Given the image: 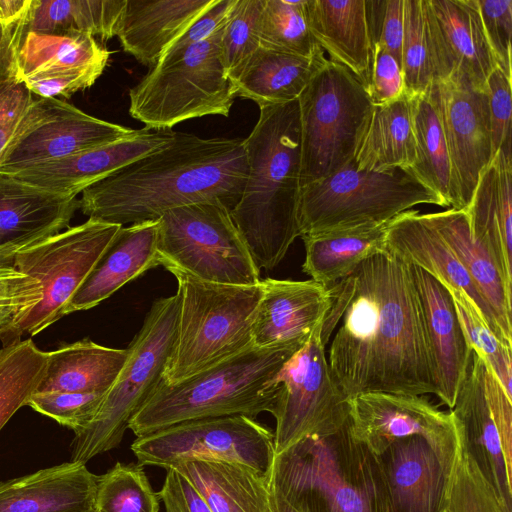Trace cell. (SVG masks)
<instances>
[{
    "mask_svg": "<svg viewBox=\"0 0 512 512\" xmlns=\"http://www.w3.org/2000/svg\"><path fill=\"white\" fill-rule=\"evenodd\" d=\"M89 512H96V511L93 509V510H91V511H89Z\"/></svg>",
    "mask_w": 512,
    "mask_h": 512,
    "instance_id": "cell-61",
    "label": "cell"
},
{
    "mask_svg": "<svg viewBox=\"0 0 512 512\" xmlns=\"http://www.w3.org/2000/svg\"><path fill=\"white\" fill-rule=\"evenodd\" d=\"M161 266L219 284L255 285V265L231 216L220 202H199L165 212L159 219Z\"/></svg>",
    "mask_w": 512,
    "mask_h": 512,
    "instance_id": "cell-11",
    "label": "cell"
},
{
    "mask_svg": "<svg viewBox=\"0 0 512 512\" xmlns=\"http://www.w3.org/2000/svg\"><path fill=\"white\" fill-rule=\"evenodd\" d=\"M159 220L122 226L63 310V316L91 309L129 281L161 265Z\"/></svg>",
    "mask_w": 512,
    "mask_h": 512,
    "instance_id": "cell-24",
    "label": "cell"
},
{
    "mask_svg": "<svg viewBox=\"0 0 512 512\" xmlns=\"http://www.w3.org/2000/svg\"><path fill=\"white\" fill-rule=\"evenodd\" d=\"M31 0H0V23L14 27L25 21Z\"/></svg>",
    "mask_w": 512,
    "mask_h": 512,
    "instance_id": "cell-58",
    "label": "cell"
},
{
    "mask_svg": "<svg viewBox=\"0 0 512 512\" xmlns=\"http://www.w3.org/2000/svg\"><path fill=\"white\" fill-rule=\"evenodd\" d=\"M463 443L506 512H512V398L474 351L453 407Z\"/></svg>",
    "mask_w": 512,
    "mask_h": 512,
    "instance_id": "cell-14",
    "label": "cell"
},
{
    "mask_svg": "<svg viewBox=\"0 0 512 512\" xmlns=\"http://www.w3.org/2000/svg\"><path fill=\"white\" fill-rule=\"evenodd\" d=\"M367 15L373 45H382L401 67L404 0L367 1Z\"/></svg>",
    "mask_w": 512,
    "mask_h": 512,
    "instance_id": "cell-51",
    "label": "cell"
},
{
    "mask_svg": "<svg viewBox=\"0 0 512 512\" xmlns=\"http://www.w3.org/2000/svg\"><path fill=\"white\" fill-rule=\"evenodd\" d=\"M385 249L406 264L421 268L445 286L464 292L500 338L489 307L426 214L410 209L393 218L387 227Z\"/></svg>",
    "mask_w": 512,
    "mask_h": 512,
    "instance_id": "cell-25",
    "label": "cell"
},
{
    "mask_svg": "<svg viewBox=\"0 0 512 512\" xmlns=\"http://www.w3.org/2000/svg\"><path fill=\"white\" fill-rule=\"evenodd\" d=\"M251 326L254 347L305 343L324 321L332 302L329 288L305 281L266 278Z\"/></svg>",
    "mask_w": 512,
    "mask_h": 512,
    "instance_id": "cell-21",
    "label": "cell"
},
{
    "mask_svg": "<svg viewBox=\"0 0 512 512\" xmlns=\"http://www.w3.org/2000/svg\"><path fill=\"white\" fill-rule=\"evenodd\" d=\"M101 75L85 70L52 71L28 76L22 82L39 98H70L74 93L91 87Z\"/></svg>",
    "mask_w": 512,
    "mask_h": 512,
    "instance_id": "cell-53",
    "label": "cell"
},
{
    "mask_svg": "<svg viewBox=\"0 0 512 512\" xmlns=\"http://www.w3.org/2000/svg\"><path fill=\"white\" fill-rule=\"evenodd\" d=\"M441 512H445V510L443 509Z\"/></svg>",
    "mask_w": 512,
    "mask_h": 512,
    "instance_id": "cell-62",
    "label": "cell"
},
{
    "mask_svg": "<svg viewBox=\"0 0 512 512\" xmlns=\"http://www.w3.org/2000/svg\"><path fill=\"white\" fill-rule=\"evenodd\" d=\"M129 349L110 348L90 340L48 352L45 374L36 392L106 393L123 368Z\"/></svg>",
    "mask_w": 512,
    "mask_h": 512,
    "instance_id": "cell-34",
    "label": "cell"
},
{
    "mask_svg": "<svg viewBox=\"0 0 512 512\" xmlns=\"http://www.w3.org/2000/svg\"><path fill=\"white\" fill-rule=\"evenodd\" d=\"M96 512H159V497L152 489L143 466L117 462L97 476Z\"/></svg>",
    "mask_w": 512,
    "mask_h": 512,
    "instance_id": "cell-42",
    "label": "cell"
},
{
    "mask_svg": "<svg viewBox=\"0 0 512 512\" xmlns=\"http://www.w3.org/2000/svg\"><path fill=\"white\" fill-rule=\"evenodd\" d=\"M411 113L416 144V157L411 170L442 199L445 208L457 210L449 153L429 87L425 92L411 97Z\"/></svg>",
    "mask_w": 512,
    "mask_h": 512,
    "instance_id": "cell-39",
    "label": "cell"
},
{
    "mask_svg": "<svg viewBox=\"0 0 512 512\" xmlns=\"http://www.w3.org/2000/svg\"><path fill=\"white\" fill-rule=\"evenodd\" d=\"M110 52L86 34L24 33L17 52V79L52 71L85 70L100 74Z\"/></svg>",
    "mask_w": 512,
    "mask_h": 512,
    "instance_id": "cell-37",
    "label": "cell"
},
{
    "mask_svg": "<svg viewBox=\"0 0 512 512\" xmlns=\"http://www.w3.org/2000/svg\"><path fill=\"white\" fill-rule=\"evenodd\" d=\"M311 33L329 59L366 85L373 54L366 0H307Z\"/></svg>",
    "mask_w": 512,
    "mask_h": 512,
    "instance_id": "cell-31",
    "label": "cell"
},
{
    "mask_svg": "<svg viewBox=\"0 0 512 512\" xmlns=\"http://www.w3.org/2000/svg\"><path fill=\"white\" fill-rule=\"evenodd\" d=\"M121 227L88 218L16 254L13 266L39 282L42 297L0 335L3 346L34 336L63 317L65 306Z\"/></svg>",
    "mask_w": 512,
    "mask_h": 512,
    "instance_id": "cell-12",
    "label": "cell"
},
{
    "mask_svg": "<svg viewBox=\"0 0 512 512\" xmlns=\"http://www.w3.org/2000/svg\"><path fill=\"white\" fill-rule=\"evenodd\" d=\"M105 394L102 392H35L26 405L72 429L76 434L85 429L95 418Z\"/></svg>",
    "mask_w": 512,
    "mask_h": 512,
    "instance_id": "cell-48",
    "label": "cell"
},
{
    "mask_svg": "<svg viewBox=\"0 0 512 512\" xmlns=\"http://www.w3.org/2000/svg\"><path fill=\"white\" fill-rule=\"evenodd\" d=\"M48 352L32 340H20L0 350V430L36 392L47 366Z\"/></svg>",
    "mask_w": 512,
    "mask_h": 512,
    "instance_id": "cell-40",
    "label": "cell"
},
{
    "mask_svg": "<svg viewBox=\"0 0 512 512\" xmlns=\"http://www.w3.org/2000/svg\"><path fill=\"white\" fill-rule=\"evenodd\" d=\"M25 21L8 27L0 23V86L17 79V52L25 33Z\"/></svg>",
    "mask_w": 512,
    "mask_h": 512,
    "instance_id": "cell-57",
    "label": "cell"
},
{
    "mask_svg": "<svg viewBox=\"0 0 512 512\" xmlns=\"http://www.w3.org/2000/svg\"><path fill=\"white\" fill-rule=\"evenodd\" d=\"M226 22L205 41L150 68L129 90L130 116L149 130H171L210 115L228 117L237 95L221 58Z\"/></svg>",
    "mask_w": 512,
    "mask_h": 512,
    "instance_id": "cell-7",
    "label": "cell"
},
{
    "mask_svg": "<svg viewBox=\"0 0 512 512\" xmlns=\"http://www.w3.org/2000/svg\"><path fill=\"white\" fill-rule=\"evenodd\" d=\"M464 267L479 294L489 307L500 338L512 347V285L507 282L492 254L471 234L464 209L426 213Z\"/></svg>",
    "mask_w": 512,
    "mask_h": 512,
    "instance_id": "cell-29",
    "label": "cell"
},
{
    "mask_svg": "<svg viewBox=\"0 0 512 512\" xmlns=\"http://www.w3.org/2000/svg\"><path fill=\"white\" fill-rule=\"evenodd\" d=\"M125 0H31L25 32L86 34L103 41L117 35Z\"/></svg>",
    "mask_w": 512,
    "mask_h": 512,
    "instance_id": "cell-38",
    "label": "cell"
},
{
    "mask_svg": "<svg viewBox=\"0 0 512 512\" xmlns=\"http://www.w3.org/2000/svg\"><path fill=\"white\" fill-rule=\"evenodd\" d=\"M42 297L39 282L14 266H0V305L35 306Z\"/></svg>",
    "mask_w": 512,
    "mask_h": 512,
    "instance_id": "cell-56",
    "label": "cell"
},
{
    "mask_svg": "<svg viewBox=\"0 0 512 512\" xmlns=\"http://www.w3.org/2000/svg\"><path fill=\"white\" fill-rule=\"evenodd\" d=\"M473 238L494 257L512 285V156L499 151L480 174L464 209Z\"/></svg>",
    "mask_w": 512,
    "mask_h": 512,
    "instance_id": "cell-30",
    "label": "cell"
},
{
    "mask_svg": "<svg viewBox=\"0 0 512 512\" xmlns=\"http://www.w3.org/2000/svg\"><path fill=\"white\" fill-rule=\"evenodd\" d=\"M322 327L323 322L273 379L280 385L273 413L275 454L307 436L332 433L349 418V402L330 373Z\"/></svg>",
    "mask_w": 512,
    "mask_h": 512,
    "instance_id": "cell-15",
    "label": "cell"
},
{
    "mask_svg": "<svg viewBox=\"0 0 512 512\" xmlns=\"http://www.w3.org/2000/svg\"><path fill=\"white\" fill-rule=\"evenodd\" d=\"M76 197L47 191L0 173V245L30 246L69 228Z\"/></svg>",
    "mask_w": 512,
    "mask_h": 512,
    "instance_id": "cell-27",
    "label": "cell"
},
{
    "mask_svg": "<svg viewBox=\"0 0 512 512\" xmlns=\"http://www.w3.org/2000/svg\"><path fill=\"white\" fill-rule=\"evenodd\" d=\"M305 343L251 346L179 383L166 384L161 378L128 429L140 437L188 420L273 415L280 393L273 379Z\"/></svg>",
    "mask_w": 512,
    "mask_h": 512,
    "instance_id": "cell-4",
    "label": "cell"
},
{
    "mask_svg": "<svg viewBox=\"0 0 512 512\" xmlns=\"http://www.w3.org/2000/svg\"><path fill=\"white\" fill-rule=\"evenodd\" d=\"M217 0H125L117 37L123 51L152 68Z\"/></svg>",
    "mask_w": 512,
    "mask_h": 512,
    "instance_id": "cell-26",
    "label": "cell"
},
{
    "mask_svg": "<svg viewBox=\"0 0 512 512\" xmlns=\"http://www.w3.org/2000/svg\"><path fill=\"white\" fill-rule=\"evenodd\" d=\"M420 204L445 208L442 199L411 169L363 170L353 160L339 171L301 188L300 237L386 223Z\"/></svg>",
    "mask_w": 512,
    "mask_h": 512,
    "instance_id": "cell-9",
    "label": "cell"
},
{
    "mask_svg": "<svg viewBox=\"0 0 512 512\" xmlns=\"http://www.w3.org/2000/svg\"><path fill=\"white\" fill-rule=\"evenodd\" d=\"M484 34L497 67L510 79L512 1L477 0Z\"/></svg>",
    "mask_w": 512,
    "mask_h": 512,
    "instance_id": "cell-49",
    "label": "cell"
},
{
    "mask_svg": "<svg viewBox=\"0 0 512 512\" xmlns=\"http://www.w3.org/2000/svg\"><path fill=\"white\" fill-rule=\"evenodd\" d=\"M175 133L144 127L115 142L4 174L37 188L77 197L94 183L166 146Z\"/></svg>",
    "mask_w": 512,
    "mask_h": 512,
    "instance_id": "cell-19",
    "label": "cell"
},
{
    "mask_svg": "<svg viewBox=\"0 0 512 512\" xmlns=\"http://www.w3.org/2000/svg\"><path fill=\"white\" fill-rule=\"evenodd\" d=\"M389 222L301 236L305 246L303 272L324 287H333L365 259L385 250Z\"/></svg>",
    "mask_w": 512,
    "mask_h": 512,
    "instance_id": "cell-33",
    "label": "cell"
},
{
    "mask_svg": "<svg viewBox=\"0 0 512 512\" xmlns=\"http://www.w3.org/2000/svg\"><path fill=\"white\" fill-rule=\"evenodd\" d=\"M269 512H300L292 506L279 492L270 485V511Z\"/></svg>",
    "mask_w": 512,
    "mask_h": 512,
    "instance_id": "cell-60",
    "label": "cell"
},
{
    "mask_svg": "<svg viewBox=\"0 0 512 512\" xmlns=\"http://www.w3.org/2000/svg\"><path fill=\"white\" fill-rule=\"evenodd\" d=\"M96 478L70 461L0 482V512H89Z\"/></svg>",
    "mask_w": 512,
    "mask_h": 512,
    "instance_id": "cell-28",
    "label": "cell"
},
{
    "mask_svg": "<svg viewBox=\"0 0 512 512\" xmlns=\"http://www.w3.org/2000/svg\"><path fill=\"white\" fill-rule=\"evenodd\" d=\"M354 438L380 455L398 439L420 436L431 446L447 475L461 445L458 423L426 397L382 392L359 394L348 400Z\"/></svg>",
    "mask_w": 512,
    "mask_h": 512,
    "instance_id": "cell-16",
    "label": "cell"
},
{
    "mask_svg": "<svg viewBox=\"0 0 512 512\" xmlns=\"http://www.w3.org/2000/svg\"><path fill=\"white\" fill-rule=\"evenodd\" d=\"M166 477L157 493L166 512H212L193 484L174 467L166 468Z\"/></svg>",
    "mask_w": 512,
    "mask_h": 512,
    "instance_id": "cell-54",
    "label": "cell"
},
{
    "mask_svg": "<svg viewBox=\"0 0 512 512\" xmlns=\"http://www.w3.org/2000/svg\"><path fill=\"white\" fill-rule=\"evenodd\" d=\"M212 512H269L270 481L251 468L222 460H187L173 466Z\"/></svg>",
    "mask_w": 512,
    "mask_h": 512,
    "instance_id": "cell-32",
    "label": "cell"
},
{
    "mask_svg": "<svg viewBox=\"0 0 512 512\" xmlns=\"http://www.w3.org/2000/svg\"><path fill=\"white\" fill-rule=\"evenodd\" d=\"M325 58L324 53L306 58L260 46L233 82L236 95L259 108L294 101Z\"/></svg>",
    "mask_w": 512,
    "mask_h": 512,
    "instance_id": "cell-35",
    "label": "cell"
},
{
    "mask_svg": "<svg viewBox=\"0 0 512 512\" xmlns=\"http://www.w3.org/2000/svg\"><path fill=\"white\" fill-rule=\"evenodd\" d=\"M137 129L91 116L55 98L52 116L23 136L9 151L0 173L58 160L115 142Z\"/></svg>",
    "mask_w": 512,
    "mask_h": 512,
    "instance_id": "cell-22",
    "label": "cell"
},
{
    "mask_svg": "<svg viewBox=\"0 0 512 512\" xmlns=\"http://www.w3.org/2000/svg\"><path fill=\"white\" fill-rule=\"evenodd\" d=\"M235 2L236 0H217L211 8L199 17L188 30L166 50L161 58L178 54L188 47L208 39L227 21Z\"/></svg>",
    "mask_w": 512,
    "mask_h": 512,
    "instance_id": "cell-55",
    "label": "cell"
},
{
    "mask_svg": "<svg viewBox=\"0 0 512 512\" xmlns=\"http://www.w3.org/2000/svg\"><path fill=\"white\" fill-rule=\"evenodd\" d=\"M248 175L231 216L255 265L274 269L300 237L301 133L298 99L259 108L244 139Z\"/></svg>",
    "mask_w": 512,
    "mask_h": 512,
    "instance_id": "cell-3",
    "label": "cell"
},
{
    "mask_svg": "<svg viewBox=\"0 0 512 512\" xmlns=\"http://www.w3.org/2000/svg\"><path fill=\"white\" fill-rule=\"evenodd\" d=\"M452 168L457 210L465 209L480 174L493 159L488 93L456 81L429 86Z\"/></svg>",
    "mask_w": 512,
    "mask_h": 512,
    "instance_id": "cell-18",
    "label": "cell"
},
{
    "mask_svg": "<svg viewBox=\"0 0 512 512\" xmlns=\"http://www.w3.org/2000/svg\"><path fill=\"white\" fill-rule=\"evenodd\" d=\"M248 175L244 139L202 138L176 132L166 146L136 160L81 193L89 218L133 224L168 210L216 201L232 209Z\"/></svg>",
    "mask_w": 512,
    "mask_h": 512,
    "instance_id": "cell-2",
    "label": "cell"
},
{
    "mask_svg": "<svg viewBox=\"0 0 512 512\" xmlns=\"http://www.w3.org/2000/svg\"><path fill=\"white\" fill-rule=\"evenodd\" d=\"M416 157L411 97L374 105L371 120L355 157L358 168L384 171L411 169Z\"/></svg>",
    "mask_w": 512,
    "mask_h": 512,
    "instance_id": "cell-36",
    "label": "cell"
},
{
    "mask_svg": "<svg viewBox=\"0 0 512 512\" xmlns=\"http://www.w3.org/2000/svg\"><path fill=\"white\" fill-rule=\"evenodd\" d=\"M512 79L498 67L487 81L492 155H511Z\"/></svg>",
    "mask_w": 512,
    "mask_h": 512,
    "instance_id": "cell-50",
    "label": "cell"
},
{
    "mask_svg": "<svg viewBox=\"0 0 512 512\" xmlns=\"http://www.w3.org/2000/svg\"><path fill=\"white\" fill-rule=\"evenodd\" d=\"M409 268L421 308L436 396L451 409L473 350L447 287L421 268Z\"/></svg>",
    "mask_w": 512,
    "mask_h": 512,
    "instance_id": "cell-20",
    "label": "cell"
},
{
    "mask_svg": "<svg viewBox=\"0 0 512 512\" xmlns=\"http://www.w3.org/2000/svg\"><path fill=\"white\" fill-rule=\"evenodd\" d=\"M445 512H506L494 490L461 445L447 478Z\"/></svg>",
    "mask_w": 512,
    "mask_h": 512,
    "instance_id": "cell-45",
    "label": "cell"
},
{
    "mask_svg": "<svg viewBox=\"0 0 512 512\" xmlns=\"http://www.w3.org/2000/svg\"><path fill=\"white\" fill-rule=\"evenodd\" d=\"M178 324L162 380L179 383L252 345L251 326L262 296L255 285L207 282L177 268Z\"/></svg>",
    "mask_w": 512,
    "mask_h": 512,
    "instance_id": "cell-6",
    "label": "cell"
},
{
    "mask_svg": "<svg viewBox=\"0 0 512 512\" xmlns=\"http://www.w3.org/2000/svg\"><path fill=\"white\" fill-rule=\"evenodd\" d=\"M263 4L264 0H236L229 13L221 37V58L232 82L260 47L258 21Z\"/></svg>",
    "mask_w": 512,
    "mask_h": 512,
    "instance_id": "cell-46",
    "label": "cell"
},
{
    "mask_svg": "<svg viewBox=\"0 0 512 512\" xmlns=\"http://www.w3.org/2000/svg\"><path fill=\"white\" fill-rule=\"evenodd\" d=\"M433 82L456 81L487 92L497 65L477 0H422Z\"/></svg>",
    "mask_w": 512,
    "mask_h": 512,
    "instance_id": "cell-17",
    "label": "cell"
},
{
    "mask_svg": "<svg viewBox=\"0 0 512 512\" xmlns=\"http://www.w3.org/2000/svg\"><path fill=\"white\" fill-rule=\"evenodd\" d=\"M327 362L349 400L359 394L436 395L421 308L409 265L386 249L329 288Z\"/></svg>",
    "mask_w": 512,
    "mask_h": 512,
    "instance_id": "cell-1",
    "label": "cell"
},
{
    "mask_svg": "<svg viewBox=\"0 0 512 512\" xmlns=\"http://www.w3.org/2000/svg\"><path fill=\"white\" fill-rule=\"evenodd\" d=\"M447 287V286H446ZM472 350L492 369L512 398V347L503 342L488 326L472 300L462 291L447 287Z\"/></svg>",
    "mask_w": 512,
    "mask_h": 512,
    "instance_id": "cell-44",
    "label": "cell"
},
{
    "mask_svg": "<svg viewBox=\"0 0 512 512\" xmlns=\"http://www.w3.org/2000/svg\"><path fill=\"white\" fill-rule=\"evenodd\" d=\"M367 90L374 105H383L405 94L399 63L379 43H374Z\"/></svg>",
    "mask_w": 512,
    "mask_h": 512,
    "instance_id": "cell-52",
    "label": "cell"
},
{
    "mask_svg": "<svg viewBox=\"0 0 512 512\" xmlns=\"http://www.w3.org/2000/svg\"><path fill=\"white\" fill-rule=\"evenodd\" d=\"M386 484L389 512H441L448 475L420 436L392 442L377 455Z\"/></svg>",
    "mask_w": 512,
    "mask_h": 512,
    "instance_id": "cell-23",
    "label": "cell"
},
{
    "mask_svg": "<svg viewBox=\"0 0 512 512\" xmlns=\"http://www.w3.org/2000/svg\"><path fill=\"white\" fill-rule=\"evenodd\" d=\"M178 310L176 294L153 302L95 418L75 434L71 461L85 464L120 444L131 418L162 378L177 336Z\"/></svg>",
    "mask_w": 512,
    "mask_h": 512,
    "instance_id": "cell-10",
    "label": "cell"
},
{
    "mask_svg": "<svg viewBox=\"0 0 512 512\" xmlns=\"http://www.w3.org/2000/svg\"><path fill=\"white\" fill-rule=\"evenodd\" d=\"M131 450L142 466L173 467L187 460L245 465L270 481L274 432L246 416L188 420L137 437Z\"/></svg>",
    "mask_w": 512,
    "mask_h": 512,
    "instance_id": "cell-13",
    "label": "cell"
},
{
    "mask_svg": "<svg viewBox=\"0 0 512 512\" xmlns=\"http://www.w3.org/2000/svg\"><path fill=\"white\" fill-rule=\"evenodd\" d=\"M270 485L300 512H389L378 457L354 438L349 418L275 454Z\"/></svg>",
    "mask_w": 512,
    "mask_h": 512,
    "instance_id": "cell-5",
    "label": "cell"
},
{
    "mask_svg": "<svg viewBox=\"0 0 512 512\" xmlns=\"http://www.w3.org/2000/svg\"><path fill=\"white\" fill-rule=\"evenodd\" d=\"M401 71L405 93L411 97L425 92L433 83L422 0H404Z\"/></svg>",
    "mask_w": 512,
    "mask_h": 512,
    "instance_id": "cell-47",
    "label": "cell"
},
{
    "mask_svg": "<svg viewBox=\"0 0 512 512\" xmlns=\"http://www.w3.org/2000/svg\"><path fill=\"white\" fill-rule=\"evenodd\" d=\"M55 98H34L23 82L0 86V167L12 147L49 119Z\"/></svg>",
    "mask_w": 512,
    "mask_h": 512,
    "instance_id": "cell-43",
    "label": "cell"
},
{
    "mask_svg": "<svg viewBox=\"0 0 512 512\" xmlns=\"http://www.w3.org/2000/svg\"><path fill=\"white\" fill-rule=\"evenodd\" d=\"M298 104L303 187L355 160L374 104L360 78L328 58L298 97Z\"/></svg>",
    "mask_w": 512,
    "mask_h": 512,
    "instance_id": "cell-8",
    "label": "cell"
},
{
    "mask_svg": "<svg viewBox=\"0 0 512 512\" xmlns=\"http://www.w3.org/2000/svg\"><path fill=\"white\" fill-rule=\"evenodd\" d=\"M30 308H32V306L0 305V335Z\"/></svg>",
    "mask_w": 512,
    "mask_h": 512,
    "instance_id": "cell-59",
    "label": "cell"
},
{
    "mask_svg": "<svg viewBox=\"0 0 512 512\" xmlns=\"http://www.w3.org/2000/svg\"><path fill=\"white\" fill-rule=\"evenodd\" d=\"M260 46L313 58L324 53L308 22L307 0H264L258 21Z\"/></svg>",
    "mask_w": 512,
    "mask_h": 512,
    "instance_id": "cell-41",
    "label": "cell"
}]
</instances>
